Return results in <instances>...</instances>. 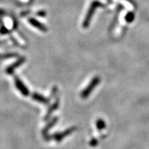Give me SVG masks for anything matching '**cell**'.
Returning a JSON list of instances; mask_svg holds the SVG:
<instances>
[{"label": "cell", "mask_w": 149, "mask_h": 149, "mask_svg": "<svg viewBox=\"0 0 149 149\" xmlns=\"http://www.w3.org/2000/svg\"><path fill=\"white\" fill-rule=\"evenodd\" d=\"M103 6L104 5L102 4L101 2H100V1H97V0H95V1H93V2L91 3L90 7H89L88 12H87L86 15L85 19L84 20L83 24H82L83 27L84 28V29H87V28L89 26V25H90L93 15V14L95 13V12L96 9L98 7Z\"/></svg>", "instance_id": "cell-1"}, {"label": "cell", "mask_w": 149, "mask_h": 149, "mask_svg": "<svg viewBox=\"0 0 149 149\" xmlns=\"http://www.w3.org/2000/svg\"><path fill=\"white\" fill-rule=\"evenodd\" d=\"M100 81H101V79H100V77L98 76H95L91 79L90 83L88 84V85L87 86L86 88L84 89V90L81 92V94H80V96L82 99H86L90 96L91 93L93 92V90L97 86V85L100 83Z\"/></svg>", "instance_id": "cell-2"}, {"label": "cell", "mask_w": 149, "mask_h": 149, "mask_svg": "<svg viewBox=\"0 0 149 149\" xmlns=\"http://www.w3.org/2000/svg\"><path fill=\"white\" fill-rule=\"evenodd\" d=\"M76 129H77L76 126H71V127L67 128L64 131L54 133L53 135H51V139H53V140L56 141L57 142H60V141H62L64 138L67 137V136L71 135L72 133H74Z\"/></svg>", "instance_id": "cell-3"}, {"label": "cell", "mask_w": 149, "mask_h": 149, "mask_svg": "<svg viewBox=\"0 0 149 149\" xmlns=\"http://www.w3.org/2000/svg\"><path fill=\"white\" fill-rule=\"evenodd\" d=\"M58 120H59L58 117H54L53 118H52L51 120H50L47 124H46V125L44 126V128H43L42 135L43 137H44V139H45L46 141L51 140V135H48V132H49V130H51L56 124H57V122H58Z\"/></svg>", "instance_id": "cell-4"}, {"label": "cell", "mask_w": 149, "mask_h": 149, "mask_svg": "<svg viewBox=\"0 0 149 149\" xmlns=\"http://www.w3.org/2000/svg\"><path fill=\"white\" fill-rule=\"evenodd\" d=\"M14 81H15V85L17 89L21 93L22 95L25 97L29 95L30 91L29 90V88L26 86L25 84L23 83V81H22V80L17 77V76L15 77Z\"/></svg>", "instance_id": "cell-5"}, {"label": "cell", "mask_w": 149, "mask_h": 149, "mask_svg": "<svg viewBox=\"0 0 149 149\" xmlns=\"http://www.w3.org/2000/svg\"><path fill=\"white\" fill-rule=\"evenodd\" d=\"M59 107V98H57L55 100V101L54 102V103L52 104V105H51V107L48 109V111L46 112L44 120L45 121H47L48 120H49L50 117H51V115L53 114L56 110L58 109Z\"/></svg>", "instance_id": "cell-6"}, {"label": "cell", "mask_w": 149, "mask_h": 149, "mask_svg": "<svg viewBox=\"0 0 149 149\" xmlns=\"http://www.w3.org/2000/svg\"><path fill=\"white\" fill-rule=\"evenodd\" d=\"M26 59L24 57H21L18 59L17 61H16L15 62H14L13 64H11L10 66H9L8 68L6 70V72L7 74H13L15 71V70L17 68H18L19 66H21L22 64H23L24 62H25Z\"/></svg>", "instance_id": "cell-7"}, {"label": "cell", "mask_w": 149, "mask_h": 149, "mask_svg": "<svg viewBox=\"0 0 149 149\" xmlns=\"http://www.w3.org/2000/svg\"><path fill=\"white\" fill-rule=\"evenodd\" d=\"M32 98L33 99V100H35V101L38 102H40V103H42L44 104H49L50 101H51V100H50L49 98L43 96L42 95H41L40 93H33Z\"/></svg>", "instance_id": "cell-8"}, {"label": "cell", "mask_w": 149, "mask_h": 149, "mask_svg": "<svg viewBox=\"0 0 149 149\" xmlns=\"http://www.w3.org/2000/svg\"><path fill=\"white\" fill-rule=\"evenodd\" d=\"M29 22L31 25H33V26L36 27L37 29H40V31H46V27L44 26L43 24L40 23L38 21H37L35 19H29Z\"/></svg>", "instance_id": "cell-9"}, {"label": "cell", "mask_w": 149, "mask_h": 149, "mask_svg": "<svg viewBox=\"0 0 149 149\" xmlns=\"http://www.w3.org/2000/svg\"><path fill=\"white\" fill-rule=\"evenodd\" d=\"M107 126V124H106L105 121H104L103 119H98L96 121V127L97 128L98 130H104V128Z\"/></svg>", "instance_id": "cell-10"}, {"label": "cell", "mask_w": 149, "mask_h": 149, "mask_svg": "<svg viewBox=\"0 0 149 149\" xmlns=\"http://www.w3.org/2000/svg\"><path fill=\"white\" fill-rule=\"evenodd\" d=\"M135 19V14L133 12H129L126 15L125 20L128 23H132Z\"/></svg>", "instance_id": "cell-11"}, {"label": "cell", "mask_w": 149, "mask_h": 149, "mask_svg": "<svg viewBox=\"0 0 149 149\" xmlns=\"http://www.w3.org/2000/svg\"><path fill=\"white\" fill-rule=\"evenodd\" d=\"M5 24H6V27L8 29H12L13 22H12V20H11V19L6 18L5 19Z\"/></svg>", "instance_id": "cell-12"}, {"label": "cell", "mask_w": 149, "mask_h": 149, "mask_svg": "<svg viewBox=\"0 0 149 149\" xmlns=\"http://www.w3.org/2000/svg\"><path fill=\"white\" fill-rule=\"evenodd\" d=\"M89 145L91 147H96L98 145V140L97 139H96L95 137H93L89 141Z\"/></svg>", "instance_id": "cell-13"}, {"label": "cell", "mask_w": 149, "mask_h": 149, "mask_svg": "<svg viewBox=\"0 0 149 149\" xmlns=\"http://www.w3.org/2000/svg\"><path fill=\"white\" fill-rule=\"evenodd\" d=\"M15 54H5V55H0V58L1 59H8L12 58V57H15Z\"/></svg>", "instance_id": "cell-14"}, {"label": "cell", "mask_w": 149, "mask_h": 149, "mask_svg": "<svg viewBox=\"0 0 149 149\" xmlns=\"http://www.w3.org/2000/svg\"><path fill=\"white\" fill-rule=\"evenodd\" d=\"M57 92H58V89H57V87L56 86H53V89H52V92H51V97H55L56 96V95L57 94Z\"/></svg>", "instance_id": "cell-15"}, {"label": "cell", "mask_w": 149, "mask_h": 149, "mask_svg": "<svg viewBox=\"0 0 149 149\" xmlns=\"http://www.w3.org/2000/svg\"><path fill=\"white\" fill-rule=\"evenodd\" d=\"M0 32H1V34H6V33H8V29H7V28L2 27L0 29Z\"/></svg>", "instance_id": "cell-16"}, {"label": "cell", "mask_w": 149, "mask_h": 149, "mask_svg": "<svg viewBox=\"0 0 149 149\" xmlns=\"http://www.w3.org/2000/svg\"><path fill=\"white\" fill-rule=\"evenodd\" d=\"M22 1H29V0H22Z\"/></svg>", "instance_id": "cell-17"}]
</instances>
